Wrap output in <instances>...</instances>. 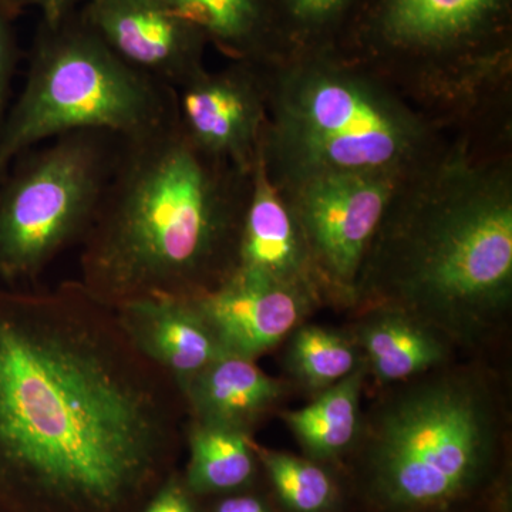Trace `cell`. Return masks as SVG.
I'll list each match as a JSON object with an SVG mask.
<instances>
[{
	"label": "cell",
	"instance_id": "6da1fadb",
	"mask_svg": "<svg viewBox=\"0 0 512 512\" xmlns=\"http://www.w3.org/2000/svg\"><path fill=\"white\" fill-rule=\"evenodd\" d=\"M185 423L180 387L79 279L0 288V512H138Z\"/></svg>",
	"mask_w": 512,
	"mask_h": 512
},
{
	"label": "cell",
	"instance_id": "7a4b0ae2",
	"mask_svg": "<svg viewBox=\"0 0 512 512\" xmlns=\"http://www.w3.org/2000/svg\"><path fill=\"white\" fill-rule=\"evenodd\" d=\"M249 180L251 174L195 147L177 117L121 138L80 242V284L113 309L214 291L235 269Z\"/></svg>",
	"mask_w": 512,
	"mask_h": 512
},
{
	"label": "cell",
	"instance_id": "3957f363",
	"mask_svg": "<svg viewBox=\"0 0 512 512\" xmlns=\"http://www.w3.org/2000/svg\"><path fill=\"white\" fill-rule=\"evenodd\" d=\"M420 168V167H419ZM407 175L373 238L355 298L450 338H476L512 292L507 174L451 160Z\"/></svg>",
	"mask_w": 512,
	"mask_h": 512
},
{
	"label": "cell",
	"instance_id": "277c9868",
	"mask_svg": "<svg viewBox=\"0 0 512 512\" xmlns=\"http://www.w3.org/2000/svg\"><path fill=\"white\" fill-rule=\"evenodd\" d=\"M265 83L261 157L279 188L319 175H409L420 167L427 127L379 80L308 60Z\"/></svg>",
	"mask_w": 512,
	"mask_h": 512
},
{
	"label": "cell",
	"instance_id": "5b68a950",
	"mask_svg": "<svg viewBox=\"0 0 512 512\" xmlns=\"http://www.w3.org/2000/svg\"><path fill=\"white\" fill-rule=\"evenodd\" d=\"M175 117L174 90L120 59L79 13L40 23L25 86L0 128V180L26 151L63 134L133 138Z\"/></svg>",
	"mask_w": 512,
	"mask_h": 512
},
{
	"label": "cell",
	"instance_id": "8992f818",
	"mask_svg": "<svg viewBox=\"0 0 512 512\" xmlns=\"http://www.w3.org/2000/svg\"><path fill=\"white\" fill-rule=\"evenodd\" d=\"M370 484L393 510L451 503L470 490L493 453L494 414L461 377L417 384L384 404L370 433Z\"/></svg>",
	"mask_w": 512,
	"mask_h": 512
},
{
	"label": "cell",
	"instance_id": "52a82bcc",
	"mask_svg": "<svg viewBox=\"0 0 512 512\" xmlns=\"http://www.w3.org/2000/svg\"><path fill=\"white\" fill-rule=\"evenodd\" d=\"M120 137L73 131L22 154L0 180V281H35L96 217Z\"/></svg>",
	"mask_w": 512,
	"mask_h": 512
},
{
	"label": "cell",
	"instance_id": "ba28073f",
	"mask_svg": "<svg viewBox=\"0 0 512 512\" xmlns=\"http://www.w3.org/2000/svg\"><path fill=\"white\" fill-rule=\"evenodd\" d=\"M406 177L328 174L278 187L295 211L319 282L355 298L367 252Z\"/></svg>",
	"mask_w": 512,
	"mask_h": 512
},
{
	"label": "cell",
	"instance_id": "9c48e42d",
	"mask_svg": "<svg viewBox=\"0 0 512 512\" xmlns=\"http://www.w3.org/2000/svg\"><path fill=\"white\" fill-rule=\"evenodd\" d=\"M175 116L188 140L208 156L251 174L261 153L268 101L255 63L202 70L174 90Z\"/></svg>",
	"mask_w": 512,
	"mask_h": 512
},
{
	"label": "cell",
	"instance_id": "30bf717a",
	"mask_svg": "<svg viewBox=\"0 0 512 512\" xmlns=\"http://www.w3.org/2000/svg\"><path fill=\"white\" fill-rule=\"evenodd\" d=\"M77 13L120 59L170 89L205 69L207 39L160 0H83Z\"/></svg>",
	"mask_w": 512,
	"mask_h": 512
},
{
	"label": "cell",
	"instance_id": "8fae6325",
	"mask_svg": "<svg viewBox=\"0 0 512 512\" xmlns=\"http://www.w3.org/2000/svg\"><path fill=\"white\" fill-rule=\"evenodd\" d=\"M191 301L225 355L256 360L302 325L313 299L268 276L234 269L214 291Z\"/></svg>",
	"mask_w": 512,
	"mask_h": 512
},
{
	"label": "cell",
	"instance_id": "7c38bea8",
	"mask_svg": "<svg viewBox=\"0 0 512 512\" xmlns=\"http://www.w3.org/2000/svg\"><path fill=\"white\" fill-rule=\"evenodd\" d=\"M235 269L268 276L315 298L319 279L295 211L271 180L261 153L249 180Z\"/></svg>",
	"mask_w": 512,
	"mask_h": 512
},
{
	"label": "cell",
	"instance_id": "4fadbf2b",
	"mask_svg": "<svg viewBox=\"0 0 512 512\" xmlns=\"http://www.w3.org/2000/svg\"><path fill=\"white\" fill-rule=\"evenodd\" d=\"M144 356L181 389L225 355L201 313L185 299H140L114 309Z\"/></svg>",
	"mask_w": 512,
	"mask_h": 512
},
{
	"label": "cell",
	"instance_id": "5bb4252c",
	"mask_svg": "<svg viewBox=\"0 0 512 512\" xmlns=\"http://www.w3.org/2000/svg\"><path fill=\"white\" fill-rule=\"evenodd\" d=\"M256 360L222 355L181 389L187 420L251 431L284 397L285 384L266 375Z\"/></svg>",
	"mask_w": 512,
	"mask_h": 512
},
{
	"label": "cell",
	"instance_id": "9a60e30c",
	"mask_svg": "<svg viewBox=\"0 0 512 512\" xmlns=\"http://www.w3.org/2000/svg\"><path fill=\"white\" fill-rule=\"evenodd\" d=\"M504 0H384L379 23L390 45L443 53L467 45L490 26Z\"/></svg>",
	"mask_w": 512,
	"mask_h": 512
},
{
	"label": "cell",
	"instance_id": "2e32d148",
	"mask_svg": "<svg viewBox=\"0 0 512 512\" xmlns=\"http://www.w3.org/2000/svg\"><path fill=\"white\" fill-rule=\"evenodd\" d=\"M356 345L367 367L382 383L406 382L446 360L447 348L436 330L393 309L375 308L357 328Z\"/></svg>",
	"mask_w": 512,
	"mask_h": 512
},
{
	"label": "cell",
	"instance_id": "e0dca14e",
	"mask_svg": "<svg viewBox=\"0 0 512 512\" xmlns=\"http://www.w3.org/2000/svg\"><path fill=\"white\" fill-rule=\"evenodd\" d=\"M184 443L190 450L184 483L197 497L232 494L254 480L258 457L248 434L187 420Z\"/></svg>",
	"mask_w": 512,
	"mask_h": 512
},
{
	"label": "cell",
	"instance_id": "ac0fdd59",
	"mask_svg": "<svg viewBox=\"0 0 512 512\" xmlns=\"http://www.w3.org/2000/svg\"><path fill=\"white\" fill-rule=\"evenodd\" d=\"M367 369L363 363L348 377L323 390L309 406L282 413V419L313 460L338 457L356 440Z\"/></svg>",
	"mask_w": 512,
	"mask_h": 512
},
{
	"label": "cell",
	"instance_id": "d6986e66",
	"mask_svg": "<svg viewBox=\"0 0 512 512\" xmlns=\"http://www.w3.org/2000/svg\"><path fill=\"white\" fill-rule=\"evenodd\" d=\"M178 18L239 62L255 63L265 26L264 0H160Z\"/></svg>",
	"mask_w": 512,
	"mask_h": 512
},
{
	"label": "cell",
	"instance_id": "ffe728a7",
	"mask_svg": "<svg viewBox=\"0 0 512 512\" xmlns=\"http://www.w3.org/2000/svg\"><path fill=\"white\" fill-rule=\"evenodd\" d=\"M286 352L289 372L306 389L322 393L362 366L355 340L316 325H301L291 333Z\"/></svg>",
	"mask_w": 512,
	"mask_h": 512
},
{
	"label": "cell",
	"instance_id": "44dd1931",
	"mask_svg": "<svg viewBox=\"0 0 512 512\" xmlns=\"http://www.w3.org/2000/svg\"><path fill=\"white\" fill-rule=\"evenodd\" d=\"M254 450L286 508L292 512H325L332 505L335 485L318 464L284 451L269 450L255 441Z\"/></svg>",
	"mask_w": 512,
	"mask_h": 512
},
{
	"label": "cell",
	"instance_id": "7402d4cb",
	"mask_svg": "<svg viewBox=\"0 0 512 512\" xmlns=\"http://www.w3.org/2000/svg\"><path fill=\"white\" fill-rule=\"evenodd\" d=\"M13 19L0 6V128L9 109L10 84L18 63V42H16Z\"/></svg>",
	"mask_w": 512,
	"mask_h": 512
},
{
	"label": "cell",
	"instance_id": "603a6c76",
	"mask_svg": "<svg viewBox=\"0 0 512 512\" xmlns=\"http://www.w3.org/2000/svg\"><path fill=\"white\" fill-rule=\"evenodd\" d=\"M195 498L183 476L174 471L138 512H201Z\"/></svg>",
	"mask_w": 512,
	"mask_h": 512
},
{
	"label": "cell",
	"instance_id": "cb8c5ba5",
	"mask_svg": "<svg viewBox=\"0 0 512 512\" xmlns=\"http://www.w3.org/2000/svg\"><path fill=\"white\" fill-rule=\"evenodd\" d=\"M83 0H0V6L12 18L26 10L40 13V23L56 26L69 19L82 6Z\"/></svg>",
	"mask_w": 512,
	"mask_h": 512
},
{
	"label": "cell",
	"instance_id": "d4e9b609",
	"mask_svg": "<svg viewBox=\"0 0 512 512\" xmlns=\"http://www.w3.org/2000/svg\"><path fill=\"white\" fill-rule=\"evenodd\" d=\"M293 18L306 26L325 25L342 12L348 0H285Z\"/></svg>",
	"mask_w": 512,
	"mask_h": 512
},
{
	"label": "cell",
	"instance_id": "484cf974",
	"mask_svg": "<svg viewBox=\"0 0 512 512\" xmlns=\"http://www.w3.org/2000/svg\"><path fill=\"white\" fill-rule=\"evenodd\" d=\"M212 512H272L259 497L251 494H228L215 504Z\"/></svg>",
	"mask_w": 512,
	"mask_h": 512
}]
</instances>
